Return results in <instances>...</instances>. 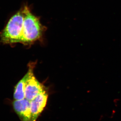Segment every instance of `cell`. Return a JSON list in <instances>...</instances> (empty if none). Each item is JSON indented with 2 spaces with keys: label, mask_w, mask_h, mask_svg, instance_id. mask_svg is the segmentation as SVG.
<instances>
[{
  "label": "cell",
  "mask_w": 121,
  "mask_h": 121,
  "mask_svg": "<svg viewBox=\"0 0 121 121\" xmlns=\"http://www.w3.org/2000/svg\"><path fill=\"white\" fill-rule=\"evenodd\" d=\"M22 8L24 18L21 43L28 45L41 41L46 27L41 24L40 18L32 13L28 7L25 6Z\"/></svg>",
  "instance_id": "6da1fadb"
},
{
  "label": "cell",
  "mask_w": 121,
  "mask_h": 121,
  "mask_svg": "<svg viewBox=\"0 0 121 121\" xmlns=\"http://www.w3.org/2000/svg\"><path fill=\"white\" fill-rule=\"evenodd\" d=\"M24 14L23 8L13 15L0 32V42L6 44L21 43L23 32Z\"/></svg>",
  "instance_id": "7a4b0ae2"
},
{
  "label": "cell",
  "mask_w": 121,
  "mask_h": 121,
  "mask_svg": "<svg viewBox=\"0 0 121 121\" xmlns=\"http://www.w3.org/2000/svg\"><path fill=\"white\" fill-rule=\"evenodd\" d=\"M36 62H30L28 65V76L26 82L25 88V98L28 100H32L38 95L46 90L45 87L40 83L36 78L34 74V69Z\"/></svg>",
  "instance_id": "3957f363"
},
{
  "label": "cell",
  "mask_w": 121,
  "mask_h": 121,
  "mask_svg": "<svg viewBox=\"0 0 121 121\" xmlns=\"http://www.w3.org/2000/svg\"><path fill=\"white\" fill-rule=\"evenodd\" d=\"M48 95L46 91L40 93L30 101V108L33 121H36L47 104Z\"/></svg>",
  "instance_id": "277c9868"
},
{
  "label": "cell",
  "mask_w": 121,
  "mask_h": 121,
  "mask_svg": "<svg viewBox=\"0 0 121 121\" xmlns=\"http://www.w3.org/2000/svg\"><path fill=\"white\" fill-rule=\"evenodd\" d=\"M15 112L21 121H33L30 108V101L24 98L13 102Z\"/></svg>",
  "instance_id": "5b68a950"
},
{
  "label": "cell",
  "mask_w": 121,
  "mask_h": 121,
  "mask_svg": "<svg viewBox=\"0 0 121 121\" xmlns=\"http://www.w3.org/2000/svg\"><path fill=\"white\" fill-rule=\"evenodd\" d=\"M27 76L26 73L15 86L13 94L15 100H21L25 98L26 85Z\"/></svg>",
  "instance_id": "8992f818"
}]
</instances>
